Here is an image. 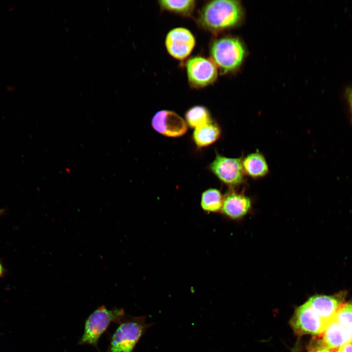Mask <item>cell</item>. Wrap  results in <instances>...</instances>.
Returning a JSON list of instances; mask_svg holds the SVG:
<instances>
[{
	"label": "cell",
	"mask_w": 352,
	"mask_h": 352,
	"mask_svg": "<svg viewBox=\"0 0 352 352\" xmlns=\"http://www.w3.org/2000/svg\"><path fill=\"white\" fill-rule=\"evenodd\" d=\"M4 273V268L0 262V277H1Z\"/></svg>",
	"instance_id": "cell-22"
},
{
	"label": "cell",
	"mask_w": 352,
	"mask_h": 352,
	"mask_svg": "<svg viewBox=\"0 0 352 352\" xmlns=\"http://www.w3.org/2000/svg\"><path fill=\"white\" fill-rule=\"evenodd\" d=\"M220 129L212 120L207 124L195 128L193 139L199 148L208 146L215 143L220 137Z\"/></svg>",
	"instance_id": "cell-14"
},
{
	"label": "cell",
	"mask_w": 352,
	"mask_h": 352,
	"mask_svg": "<svg viewBox=\"0 0 352 352\" xmlns=\"http://www.w3.org/2000/svg\"><path fill=\"white\" fill-rule=\"evenodd\" d=\"M345 96L349 106L352 117V87H349L346 89Z\"/></svg>",
	"instance_id": "cell-19"
},
{
	"label": "cell",
	"mask_w": 352,
	"mask_h": 352,
	"mask_svg": "<svg viewBox=\"0 0 352 352\" xmlns=\"http://www.w3.org/2000/svg\"><path fill=\"white\" fill-rule=\"evenodd\" d=\"M5 210L4 209H0V216L4 212Z\"/></svg>",
	"instance_id": "cell-23"
},
{
	"label": "cell",
	"mask_w": 352,
	"mask_h": 352,
	"mask_svg": "<svg viewBox=\"0 0 352 352\" xmlns=\"http://www.w3.org/2000/svg\"><path fill=\"white\" fill-rule=\"evenodd\" d=\"M223 199V196L219 190L210 188L202 193L200 205L205 212L216 213L220 211Z\"/></svg>",
	"instance_id": "cell-15"
},
{
	"label": "cell",
	"mask_w": 352,
	"mask_h": 352,
	"mask_svg": "<svg viewBox=\"0 0 352 352\" xmlns=\"http://www.w3.org/2000/svg\"><path fill=\"white\" fill-rule=\"evenodd\" d=\"M242 166L244 175L253 178L265 176L269 172L264 156L258 151L242 158Z\"/></svg>",
	"instance_id": "cell-13"
},
{
	"label": "cell",
	"mask_w": 352,
	"mask_h": 352,
	"mask_svg": "<svg viewBox=\"0 0 352 352\" xmlns=\"http://www.w3.org/2000/svg\"><path fill=\"white\" fill-rule=\"evenodd\" d=\"M333 319L340 325L352 331V302L341 304Z\"/></svg>",
	"instance_id": "cell-18"
},
{
	"label": "cell",
	"mask_w": 352,
	"mask_h": 352,
	"mask_svg": "<svg viewBox=\"0 0 352 352\" xmlns=\"http://www.w3.org/2000/svg\"><path fill=\"white\" fill-rule=\"evenodd\" d=\"M209 169L223 183L237 187L244 181L242 158H229L217 154Z\"/></svg>",
	"instance_id": "cell-6"
},
{
	"label": "cell",
	"mask_w": 352,
	"mask_h": 352,
	"mask_svg": "<svg viewBox=\"0 0 352 352\" xmlns=\"http://www.w3.org/2000/svg\"><path fill=\"white\" fill-rule=\"evenodd\" d=\"M187 123L191 128H196L211 121L208 110L201 106H195L189 109L185 114Z\"/></svg>",
	"instance_id": "cell-16"
},
{
	"label": "cell",
	"mask_w": 352,
	"mask_h": 352,
	"mask_svg": "<svg viewBox=\"0 0 352 352\" xmlns=\"http://www.w3.org/2000/svg\"><path fill=\"white\" fill-rule=\"evenodd\" d=\"M158 2L162 8L183 15H190L196 4L194 0H159Z\"/></svg>",
	"instance_id": "cell-17"
},
{
	"label": "cell",
	"mask_w": 352,
	"mask_h": 352,
	"mask_svg": "<svg viewBox=\"0 0 352 352\" xmlns=\"http://www.w3.org/2000/svg\"><path fill=\"white\" fill-rule=\"evenodd\" d=\"M251 207V199L243 192L232 190L223 196L220 212L230 219L239 220L247 215Z\"/></svg>",
	"instance_id": "cell-10"
},
{
	"label": "cell",
	"mask_w": 352,
	"mask_h": 352,
	"mask_svg": "<svg viewBox=\"0 0 352 352\" xmlns=\"http://www.w3.org/2000/svg\"><path fill=\"white\" fill-rule=\"evenodd\" d=\"M152 125L157 132L171 137L181 136L187 131L185 121L176 112L169 110L157 112L152 118Z\"/></svg>",
	"instance_id": "cell-9"
},
{
	"label": "cell",
	"mask_w": 352,
	"mask_h": 352,
	"mask_svg": "<svg viewBox=\"0 0 352 352\" xmlns=\"http://www.w3.org/2000/svg\"><path fill=\"white\" fill-rule=\"evenodd\" d=\"M311 352H331L329 349L326 348H319L312 351Z\"/></svg>",
	"instance_id": "cell-21"
},
{
	"label": "cell",
	"mask_w": 352,
	"mask_h": 352,
	"mask_svg": "<svg viewBox=\"0 0 352 352\" xmlns=\"http://www.w3.org/2000/svg\"><path fill=\"white\" fill-rule=\"evenodd\" d=\"M294 352H297V351H294Z\"/></svg>",
	"instance_id": "cell-24"
},
{
	"label": "cell",
	"mask_w": 352,
	"mask_h": 352,
	"mask_svg": "<svg viewBox=\"0 0 352 352\" xmlns=\"http://www.w3.org/2000/svg\"><path fill=\"white\" fill-rule=\"evenodd\" d=\"M186 67L189 82L195 88L207 86L217 79V66L211 59L194 57L188 60Z\"/></svg>",
	"instance_id": "cell-7"
},
{
	"label": "cell",
	"mask_w": 352,
	"mask_h": 352,
	"mask_svg": "<svg viewBox=\"0 0 352 352\" xmlns=\"http://www.w3.org/2000/svg\"><path fill=\"white\" fill-rule=\"evenodd\" d=\"M345 294V292H340L333 295L316 294L307 301L320 316L330 322L342 304Z\"/></svg>",
	"instance_id": "cell-11"
},
{
	"label": "cell",
	"mask_w": 352,
	"mask_h": 352,
	"mask_svg": "<svg viewBox=\"0 0 352 352\" xmlns=\"http://www.w3.org/2000/svg\"><path fill=\"white\" fill-rule=\"evenodd\" d=\"M196 44L195 38L188 29L176 27L170 30L165 39L166 49L173 58L183 60L192 51Z\"/></svg>",
	"instance_id": "cell-8"
},
{
	"label": "cell",
	"mask_w": 352,
	"mask_h": 352,
	"mask_svg": "<svg viewBox=\"0 0 352 352\" xmlns=\"http://www.w3.org/2000/svg\"><path fill=\"white\" fill-rule=\"evenodd\" d=\"M336 352H352V343H347L340 347Z\"/></svg>",
	"instance_id": "cell-20"
},
{
	"label": "cell",
	"mask_w": 352,
	"mask_h": 352,
	"mask_svg": "<svg viewBox=\"0 0 352 352\" xmlns=\"http://www.w3.org/2000/svg\"><path fill=\"white\" fill-rule=\"evenodd\" d=\"M118 324L107 350L99 352H132L151 325L146 323L145 316L125 315Z\"/></svg>",
	"instance_id": "cell-2"
},
{
	"label": "cell",
	"mask_w": 352,
	"mask_h": 352,
	"mask_svg": "<svg viewBox=\"0 0 352 352\" xmlns=\"http://www.w3.org/2000/svg\"><path fill=\"white\" fill-rule=\"evenodd\" d=\"M124 316L123 309H108L105 306L98 308L86 319L79 344L92 345L99 352L98 342L101 336L111 323L119 324Z\"/></svg>",
	"instance_id": "cell-3"
},
{
	"label": "cell",
	"mask_w": 352,
	"mask_h": 352,
	"mask_svg": "<svg viewBox=\"0 0 352 352\" xmlns=\"http://www.w3.org/2000/svg\"><path fill=\"white\" fill-rule=\"evenodd\" d=\"M330 322L323 319L306 301L295 310L290 324L298 335L322 333Z\"/></svg>",
	"instance_id": "cell-5"
},
{
	"label": "cell",
	"mask_w": 352,
	"mask_h": 352,
	"mask_svg": "<svg viewBox=\"0 0 352 352\" xmlns=\"http://www.w3.org/2000/svg\"><path fill=\"white\" fill-rule=\"evenodd\" d=\"M242 16V7L238 1L216 0L204 6L198 21L203 28L216 32L235 26Z\"/></svg>",
	"instance_id": "cell-1"
},
{
	"label": "cell",
	"mask_w": 352,
	"mask_h": 352,
	"mask_svg": "<svg viewBox=\"0 0 352 352\" xmlns=\"http://www.w3.org/2000/svg\"><path fill=\"white\" fill-rule=\"evenodd\" d=\"M322 342L325 348H339L352 343V331L340 325L333 319L323 331Z\"/></svg>",
	"instance_id": "cell-12"
},
{
	"label": "cell",
	"mask_w": 352,
	"mask_h": 352,
	"mask_svg": "<svg viewBox=\"0 0 352 352\" xmlns=\"http://www.w3.org/2000/svg\"><path fill=\"white\" fill-rule=\"evenodd\" d=\"M210 53L212 60L223 72H231L238 68L245 54L242 42L231 37L214 41L211 44Z\"/></svg>",
	"instance_id": "cell-4"
}]
</instances>
